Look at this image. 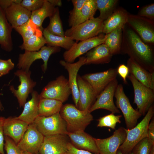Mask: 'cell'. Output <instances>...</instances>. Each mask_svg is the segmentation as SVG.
<instances>
[{
    "instance_id": "1f68e13d",
    "label": "cell",
    "mask_w": 154,
    "mask_h": 154,
    "mask_svg": "<svg viewBox=\"0 0 154 154\" xmlns=\"http://www.w3.org/2000/svg\"><path fill=\"white\" fill-rule=\"evenodd\" d=\"M97 10L96 0H86L71 27L94 17Z\"/></svg>"
},
{
    "instance_id": "8992f818",
    "label": "cell",
    "mask_w": 154,
    "mask_h": 154,
    "mask_svg": "<svg viewBox=\"0 0 154 154\" xmlns=\"http://www.w3.org/2000/svg\"><path fill=\"white\" fill-rule=\"evenodd\" d=\"M44 136L67 134V124L60 112L48 117L38 116L33 123Z\"/></svg>"
},
{
    "instance_id": "f35d334b",
    "label": "cell",
    "mask_w": 154,
    "mask_h": 154,
    "mask_svg": "<svg viewBox=\"0 0 154 154\" xmlns=\"http://www.w3.org/2000/svg\"><path fill=\"white\" fill-rule=\"evenodd\" d=\"M86 0H72L73 8L69 12L68 25L71 27Z\"/></svg>"
},
{
    "instance_id": "ffe728a7",
    "label": "cell",
    "mask_w": 154,
    "mask_h": 154,
    "mask_svg": "<svg viewBox=\"0 0 154 154\" xmlns=\"http://www.w3.org/2000/svg\"><path fill=\"white\" fill-rule=\"evenodd\" d=\"M28 125L17 117H9L5 119L3 126L4 135L11 138L17 144L26 131Z\"/></svg>"
},
{
    "instance_id": "7c38bea8",
    "label": "cell",
    "mask_w": 154,
    "mask_h": 154,
    "mask_svg": "<svg viewBox=\"0 0 154 154\" xmlns=\"http://www.w3.org/2000/svg\"><path fill=\"white\" fill-rule=\"evenodd\" d=\"M106 38V35L102 33L95 37L75 42L71 48L66 50L63 54L65 61L73 63L76 59L83 54L101 44L104 43Z\"/></svg>"
},
{
    "instance_id": "7bdbcfd3",
    "label": "cell",
    "mask_w": 154,
    "mask_h": 154,
    "mask_svg": "<svg viewBox=\"0 0 154 154\" xmlns=\"http://www.w3.org/2000/svg\"><path fill=\"white\" fill-rule=\"evenodd\" d=\"M14 67V64L11 59L7 60L0 59V77L8 74Z\"/></svg>"
},
{
    "instance_id": "11a10c76",
    "label": "cell",
    "mask_w": 154,
    "mask_h": 154,
    "mask_svg": "<svg viewBox=\"0 0 154 154\" xmlns=\"http://www.w3.org/2000/svg\"><path fill=\"white\" fill-rule=\"evenodd\" d=\"M0 154H1L0 153Z\"/></svg>"
},
{
    "instance_id": "8fae6325",
    "label": "cell",
    "mask_w": 154,
    "mask_h": 154,
    "mask_svg": "<svg viewBox=\"0 0 154 154\" xmlns=\"http://www.w3.org/2000/svg\"><path fill=\"white\" fill-rule=\"evenodd\" d=\"M15 76L19 78L20 85L16 90L13 85L9 86V90L17 99L20 107H23L29 95L34 91L33 88L37 83L31 79V72L19 69L14 72Z\"/></svg>"
},
{
    "instance_id": "b9f144b4",
    "label": "cell",
    "mask_w": 154,
    "mask_h": 154,
    "mask_svg": "<svg viewBox=\"0 0 154 154\" xmlns=\"http://www.w3.org/2000/svg\"><path fill=\"white\" fill-rule=\"evenodd\" d=\"M137 15L154 20V4L152 3L143 6L139 10Z\"/></svg>"
},
{
    "instance_id": "e0dca14e",
    "label": "cell",
    "mask_w": 154,
    "mask_h": 154,
    "mask_svg": "<svg viewBox=\"0 0 154 154\" xmlns=\"http://www.w3.org/2000/svg\"><path fill=\"white\" fill-rule=\"evenodd\" d=\"M117 69L110 68L102 72L89 73L82 77L91 86L97 96L112 80L116 78Z\"/></svg>"
},
{
    "instance_id": "d590c367",
    "label": "cell",
    "mask_w": 154,
    "mask_h": 154,
    "mask_svg": "<svg viewBox=\"0 0 154 154\" xmlns=\"http://www.w3.org/2000/svg\"><path fill=\"white\" fill-rule=\"evenodd\" d=\"M13 29L21 36L23 42L41 29L38 27L31 19L22 25Z\"/></svg>"
},
{
    "instance_id": "f546056e",
    "label": "cell",
    "mask_w": 154,
    "mask_h": 154,
    "mask_svg": "<svg viewBox=\"0 0 154 154\" xmlns=\"http://www.w3.org/2000/svg\"><path fill=\"white\" fill-rule=\"evenodd\" d=\"M55 8L48 0H45L40 8L31 12L30 19L38 27L42 30V25L44 21L52 15Z\"/></svg>"
},
{
    "instance_id": "3957f363",
    "label": "cell",
    "mask_w": 154,
    "mask_h": 154,
    "mask_svg": "<svg viewBox=\"0 0 154 154\" xmlns=\"http://www.w3.org/2000/svg\"><path fill=\"white\" fill-rule=\"evenodd\" d=\"M154 114V106L149 109L143 119L131 129L125 128L126 133L125 140L119 148L123 154L131 153L135 146L143 139L147 137L148 127Z\"/></svg>"
},
{
    "instance_id": "6da1fadb",
    "label": "cell",
    "mask_w": 154,
    "mask_h": 154,
    "mask_svg": "<svg viewBox=\"0 0 154 154\" xmlns=\"http://www.w3.org/2000/svg\"><path fill=\"white\" fill-rule=\"evenodd\" d=\"M121 54H127L130 58L146 70L154 72L153 48L144 42L127 24L122 29Z\"/></svg>"
},
{
    "instance_id": "4fadbf2b",
    "label": "cell",
    "mask_w": 154,
    "mask_h": 154,
    "mask_svg": "<svg viewBox=\"0 0 154 154\" xmlns=\"http://www.w3.org/2000/svg\"><path fill=\"white\" fill-rule=\"evenodd\" d=\"M118 84L116 78L111 81L98 96L96 100L89 109L90 112L91 113L97 109H104L114 114L120 113L115 105L113 99Z\"/></svg>"
},
{
    "instance_id": "74e56055",
    "label": "cell",
    "mask_w": 154,
    "mask_h": 154,
    "mask_svg": "<svg viewBox=\"0 0 154 154\" xmlns=\"http://www.w3.org/2000/svg\"><path fill=\"white\" fill-rule=\"evenodd\" d=\"M154 143L147 137L145 138L140 141L132 150L133 154H150Z\"/></svg>"
},
{
    "instance_id": "f5cc1de1",
    "label": "cell",
    "mask_w": 154,
    "mask_h": 154,
    "mask_svg": "<svg viewBox=\"0 0 154 154\" xmlns=\"http://www.w3.org/2000/svg\"><path fill=\"white\" fill-rule=\"evenodd\" d=\"M150 154H154V145L152 147Z\"/></svg>"
},
{
    "instance_id": "4dcf8cb0",
    "label": "cell",
    "mask_w": 154,
    "mask_h": 154,
    "mask_svg": "<svg viewBox=\"0 0 154 154\" xmlns=\"http://www.w3.org/2000/svg\"><path fill=\"white\" fill-rule=\"evenodd\" d=\"M106 35L104 44L113 55L121 54L122 29L115 30Z\"/></svg>"
},
{
    "instance_id": "60d3db41",
    "label": "cell",
    "mask_w": 154,
    "mask_h": 154,
    "mask_svg": "<svg viewBox=\"0 0 154 154\" xmlns=\"http://www.w3.org/2000/svg\"><path fill=\"white\" fill-rule=\"evenodd\" d=\"M45 0H23L21 5L28 10L31 12L40 8L43 5Z\"/></svg>"
},
{
    "instance_id": "7a4b0ae2",
    "label": "cell",
    "mask_w": 154,
    "mask_h": 154,
    "mask_svg": "<svg viewBox=\"0 0 154 154\" xmlns=\"http://www.w3.org/2000/svg\"><path fill=\"white\" fill-rule=\"evenodd\" d=\"M60 113L67 124L68 132L84 131L93 120L89 110L81 111L72 104L63 105Z\"/></svg>"
},
{
    "instance_id": "ba28073f",
    "label": "cell",
    "mask_w": 154,
    "mask_h": 154,
    "mask_svg": "<svg viewBox=\"0 0 154 154\" xmlns=\"http://www.w3.org/2000/svg\"><path fill=\"white\" fill-rule=\"evenodd\" d=\"M71 93L68 80L62 75L49 82L39 94L40 98L55 100L63 103L68 100Z\"/></svg>"
},
{
    "instance_id": "d6a6232c",
    "label": "cell",
    "mask_w": 154,
    "mask_h": 154,
    "mask_svg": "<svg viewBox=\"0 0 154 154\" xmlns=\"http://www.w3.org/2000/svg\"><path fill=\"white\" fill-rule=\"evenodd\" d=\"M46 44L42 30H40L19 46L22 50L28 51H37Z\"/></svg>"
},
{
    "instance_id": "681fc988",
    "label": "cell",
    "mask_w": 154,
    "mask_h": 154,
    "mask_svg": "<svg viewBox=\"0 0 154 154\" xmlns=\"http://www.w3.org/2000/svg\"><path fill=\"white\" fill-rule=\"evenodd\" d=\"M53 6L61 7L62 5V1L60 0H48Z\"/></svg>"
},
{
    "instance_id": "2e32d148",
    "label": "cell",
    "mask_w": 154,
    "mask_h": 154,
    "mask_svg": "<svg viewBox=\"0 0 154 154\" xmlns=\"http://www.w3.org/2000/svg\"><path fill=\"white\" fill-rule=\"evenodd\" d=\"M126 136L125 128L120 127L113 135L106 138H94L99 153L116 154L119 146L125 141Z\"/></svg>"
},
{
    "instance_id": "db71d44e",
    "label": "cell",
    "mask_w": 154,
    "mask_h": 154,
    "mask_svg": "<svg viewBox=\"0 0 154 154\" xmlns=\"http://www.w3.org/2000/svg\"><path fill=\"white\" fill-rule=\"evenodd\" d=\"M25 154H39V153H32L28 152H24Z\"/></svg>"
},
{
    "instance_id": "5bb4252c",
    "label": "cell",
    "mask_w": 154,
    "mask_h": 154,
    "mask_svg": "<svg viewBox=\"0 0 154 154\" xmlns=\"http://www.w3.org/2000/svg\"><path fill=\"white\" fill-rule=\"evenodd\" d=\"M70 141L66 134L44 136L38 153L39 154H65Z\"/></svg>"
},
{
    "instance_id": "e575fe53",
    "label": "cell",
    "mask_w": 154,
    "mask_h": 154,
    "mask_svg": "<svg viewBox=\"0 0 154 154\" xmlns=\"http://www.w3.org/2000/svg\"><path fill=\"white\" fill-rule=\"evenodd\" d=\"M49 18V24L45 28L46 30L53 35L61 37L65 36L58 7H56L54 12Z\"/></svg>"
},
{
    "instance_id": "7402d4cb",
    "label": "cell",
    "mask_w": 154,
    "mask_h": 154,
    "mask_svg": "<svg viewBox=\"0 0 154 154\" xmlns=\"http://www.w3.org/2000/svg\"><path fill=\"white\" fill-rule=\"evenodd\" d=\"M6 18L13 29L25 23L31 18V12L20 3H13L5 11Z\"/></svg>"
},
{
    "instance_id": "30bf717a",
    "label": "cell",
    "mask_w": 154,
    "mask_h": 154,
    "mask_svg": "<svg viewBox=\"0 0 154 154\" xmlns=\"http://www.w3.org/2000/svg\"><path fill=\"white\" fill-rule=\"evenodd\" d=\"M127 24L146 44H154V20L129 13Z\"/></svg>"
},
{
    "instance_id": "52a82bcc",
    "label": "cell",
    "mask_w": 154,
    "mask_h": 154,
    "mask_svg": "<svg viewBox=\"0 0 154 154\" xmlns=\"http://www.w3.org/2000/svg\"><path fill=\"white\" fill-rule=\"evenodd\" d=\"M127 78L132 85L134 92V103L137 106V110L141 115L146 114L154 101V90L145 86L132 75Z\"/></svg>"
},
{
    "instance_id": "bcb514c9",
    "label": "cell",
    "mask_w": 154,
    "mask_h": 154,
    "mask_svg": "<svg viewBox=\"0 0 154 154\" xmlns=\"http://www.w3.org/2000/svg\"><path fill=\"white\" fill-rule=\"evenodd\" d=\"M5 118L0 116V153L5 154L4 151V135L3 133V126Z\"/></svg>"
},
{
    "instance_id": "c3c4849f",
    "label": "cell",
    "mask_w": 154,
    "mask_h": 154,
    "mask_svg": "<svg viewBox=\"0 0 154 154\" xmlns=\"http://www.w3.org/2000/svg\"><path fill=\"white\" fill-rule=\"evenodd\" d=\"M147 137L151 141L154 143V119L153 117L148 127Z\"/></svg>"
},
{
    "instance_id": "7dc6e473",
    "label": "cell",
    "mask_w": 154,
    "mask_h": 154,
    "mask_svg": "<svg viewBox=\"0 0 154 154\" xmlns=\"http://www.w3.org/2000/svg\"><path fill=\"white\" fill-rule=\"evenodd\" d=\"M22 0H0V7L4 11L13 3H20Z\"/></svg>"
},
{
    "instance_id": "8d00e7d4",
    "label": "cell",
    "mask_w": 154,
    "mask_h": 154,
    "mask_svg": "<svg viewBox=\"0 0 154 154\" xmlns=\"http://www.w3.org/2000/svg\"><path fill=\"white\" fill-rule=\"evenodd\" d=\"M122 117L121 115H115L112 113L110 114L100 117L98 120V127H108L113 129H115L117 123H120V120Z\"/></svg>"
},
{
    "instance_id": "ac0fdd59",
    "label": "cell",
    "mask_w": 154,
    "mask_h": 154,
    "mask_svg": "<svg viewBox=\"0 0 154 154\" xmlns=\"http://www.w3.org/2000/svg\"><path fill=\"white\" fill-rule=\"evenodd\" d=\"M85 56H80L78 61L75 63H70L64 60L59 61L60 64L64 67L68 72L69 78L68 80L71 90V94L75 106L77 108L79 99V93L77 84L78 72L81 67L85 65Z\"/></svg>"
},
{
    "instance_id": "f6af8a7d",
    "label": "cell",
    "mask_w": 154,
    "mask_h": 154,
    "mask_svg": "<svg viewBox=\"0 0 154 154\" xmlns=\"http://www.w3.org/2000/svg\"><path fill=\"white\" fill-rule=\"evenodd\" d=\"M117 71L118 74L122 78L124 83L126 84L127 83L126 78L129 73L127 66L123 64H121L118 67Z\"/></svg>"
},
{
    "instance_id": "f1b7e54d",
    "label": "cell",
    "mask_w": 154,
    "mask_h": 154,
    "mask_svg": "<svg viewBox=\"0 0 154 154\" xmlns=\"http://www.w3.org/2000/svg\"><path fill=\"white\" fill-rule=\"evenodd\" d=\"M62 104L55 100L40 98L38 106V115L48 117L59 113Z\"/></svg>"
},
{
    "instance_id": "277c9868",
    "label": "cell",
    "mask_w": 154,
    "mask_h": 154,
    "mask_svg": "<svg viewBox=\"0 0 154 154\" xmlns=\"http://www.w3.org/2000/svg\"><path fill=\"white\" fill-rule=\"evenodd\" d=\"M103 23L98 17H94L67 29L65 35L76 42L92 38L102 33Z\"/></svg>"
},
{
    "instance_id": "9c48e42d",
    "label": "cell",
    "mask_w": 154,
    "mask_h": 154,
    "mask_svg": "<svg viewBox=\"0 0 154 154\" xmlns=\"http://www.w3.org/2000/svg\"><path fill=\"white\" fill-rule=\"evenodd\" d=\"M116 107L121 111L125 119L127 129H131L136 125L141 115L132 107L125 94L122 84H118L115 93Z\"/></svg>"
},
{
    "instance_id": "816d5d0a",
    "label": "cell",
    "mask_w": 154,
    "mask_h": 154,
    "mask_svg": "<svg viewBox=\"0 0 154 154\" xmlns=\"http://www.w3.org/2000/svg\"><path fill=\"white\" fill-rule=\"evenodd\" d=\"M116 154H123V153L120 150H119V149H118V150H117V152ZM128 154H133V153L132 151L131 153H130Z\"/></svg>"
},
{
    "instance_id": "ee69618b",
    "label": "cell",
    "mask_w": 154,
    "mask_h": 154,
    "mask_svg": "<svg viewBox=\"0 0 154 154\" xmlns=\"http://www.w3.org/2000/svg\"><path fill=\"white\" fill-rule=\"evenodd\" d=\"M65 154H100L94 153L80 149L75 147L70 142L68 145L67 150Z\"/></svg>"
},
{
    "instance_id": "f907efd6",
    "label": "cell",
    "mask_w": 154,
    "mask_h": 154,
    "mask_svg": "<svg viewBox=\"0 0 154 154\" xmlns=\"http://www.w3.org/2000/svg\"><path fill=\"white\" fill-rule=\"evenodd\" d=\"M1 94L0 92V96L1 95ZM4 109V107L3 106V104L0 100V111H3Z\"/></svg>"
},
{
    "instance_id": "44dd1931",
    "label": "cell",
    "mask_w": 154,
    "mask_h": 154,
    "mask_svg": "<svg viewBox=\"0 0 154 154\" xmlns=\"http://www.w3.org/2000/svg\"><path fill=\"white\" fill-rule=\"evenodd\" d=\"M66 135L71 143L76 148L94 153H99L94 138L84 131L68 132Z\"/></svg>"
},
{
    "instance_id": "cb8c5ba5",
    "label": "cell",
    "mask_w": 154,
    "mask_h": 154,
    "mask_svg": "<svg viewBox=\"0 0 154 154\" xmlns=\"http://www.w3.org/2000/svg\"><path fill=\"white\" fill-rule=\"evenodd\" d=\"M127 66L130 74L145 86L154 90V72H149L130 58Z\"/></svg>"
},
{
    "instance_id": "d4e9b609",
    "label": "cell",
    "mask_w": 154,
    "mask_h": 154,
    "mask_svg": "<svg viewBox=\"0 0 154 154\" xmlns=\"http://www.w3.org/2000/svg\"><path fill=\"white\" fill-rule=\"evenodd\" d=\"M112 56L106 45L102 44L86 53L85 56V64L108 63L111 61Z\"/></svg>"
},
{
    "instance_id": "5b68a950",
    "label": "cell",
    "mask_w": 154,
    "mask_h": 154,
    "mask_svg": "<svg viewBox=\"0 0 154 154\" xmlns=\"http://www.w3.org/2000/svg\"><path fill=\"white\" fill-rule=\"evenodd\" d=\"M60 50V47L44 46L37 51H25L24 53L19 54L17 66L19 69L28 72L33 62L41 59L44 62L41 66L42 70L45 72L47 68L48 62L50 56Z\"/></svg>"
},
{
    "instance_id": "ab89813d",
    "label": "cell",
    "mask_w": 154,
    "mask_h": 154,
    "mask_svg": "<svg viewBox=\"0 0 154 154\" xmlns=\"http://www.w3.org/2000/svg\"><path fill=\"white\" fill-rule=\"evenodd\" d=\"M4 149L6 154H25L24 152L9 137L4 136Z\"/></svg>"
},
{
    "instance_id": "836d02e7",
    "label": "cell",
    "mask_w": 154,
    "mask_h": 154,
    "mask_svg": "<svg viewBox=\"0 0 154 154\" xmlns=\"http://www.w3.org/2000/svg\"><path fill=\"white\" fill-rule=\"evenodd\" d=\"M97 9L100 12L98 17L104 21L113 13L117 8V0H96Z\"/></svg>"
},
{
    "instance_id": "4316f807",
    "label": "cell",
    "mask_w": 154,
    "mask_h": 154,
    "mask_svg": "<svg viewBox=\"0 0 154 154\" xmlns=\"http://www.w3.org/2000/svg\"><path fill=\"white\" fill-rule=\"evenodd\" d=\"M13 29L6 18L5 11L0 7V45L2 49L7 52L13 49L11 37Z\"/></svg>"
},
{
    "instance_id": "484cf974",
    "label": "cell",
    "mask_w": 154,
    "mask_h": 154,
    "mask_svg": "<svg viewBox=\"0 0 154 154\" xmlns=\"http://www.w3.org/2000/svg\"><path fill=\"white\" fill-rule=\"evenodd\" d=\"M32 98L25 104L23 110L17 118L29 125L33 123L38 115V106L40 94L36 91L31 94Z\"/></svg>"
},
{
    "instance_id": "9a60e30c",
    "label": "cell",
    "mask_w": 154,
    "mask_h": 154,
    "mask_svg": "<svg viewBox=\"0 0 154 154\" xmlns=\"http://www.w3.org/2000/svg\"><path fill=\"white\" fill-rule=\"evenodd\" d=\"M44 136L33 123L29 125L22 137L17 145L24 152L38 153Z\"/></svg>"
},
{
    "instance_id": "d6986e66",
    "label": "cell",
    "mask_w": 154,
    "mask_h": 154,
    "mask_svg": "<svg viewBox=\"0 0 154 154\" xmlns=\"http://www.w3.org/2000/svg\"><path fill=\"white\" fill-rule=\"evenodd\" d=\"M77 84L79 93L77 108L81 111L89 110L97 96L90 85L78 74Z\"/></svg>"
},
{
    "instance_id": "83f0119b",
    "label": "cell",
    "mask_w": 154,
    "mask_h": 154,
    "mask_svg": "<svg viewBox=\"0 0 154 154\" xmlns=\"http://www.w3.org/2000/svg\"><path fill=\"white\" fill-rule=\"evenodd\" d=\"M42 32L48 46L61 47L67 50L70 49L76 42L69 37L52 34L45 28L43 29Z\"/></svg>"
},
{
    "instance_id": "603a6c76",
    "label": "cell",
    "mask_w": 154,
    "mask_h": 154,
    "mask_svg": "<svg viewBox=\"0 0 154 154\" xmlns=\"http://www.w3.org/2000/svg\"><path fill=\"white\" fill-rule=\"evenodd\" d=\"M129 13L121 7L117 8L113 13L104 21L102 33L107 34L123 28L127 23Z\"/></svg>"
}]
</instances>
